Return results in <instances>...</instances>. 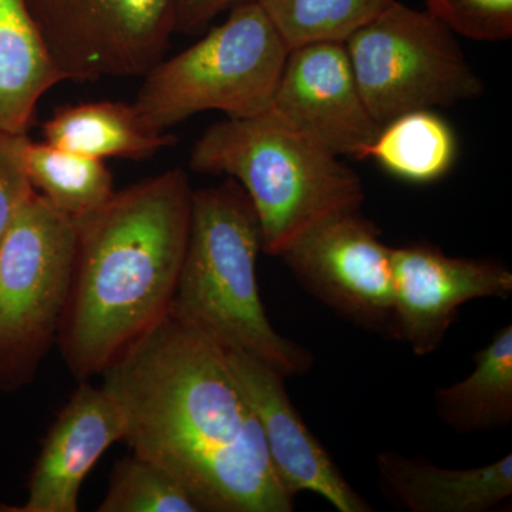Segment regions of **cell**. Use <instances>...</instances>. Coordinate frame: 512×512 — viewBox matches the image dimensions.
Wrapping results in <instances>:
<instances>
[{"instance_id":"8fae6325","label":"cell","mask_w":512,"mask_h":512,"mask_svg":"<svg viewBox=\"0 0 512 512\" xmlns=\"http://www.w3.org/2000/svg\"><path fill=\"white\" fill-rule=\"evenodd\" d=\"M271 109L339 157L362 160L380 126L367 109L345 43L289 49Z\"/></svg>"},{"instance_id":"52a82bcc","label":"cell","mask_w":512,"mask_h":512,"mask_svg":"<svg viewBox=\"0 0 512 512\" xmlns=\"http://www.w3.org/2000/svg\"><path fill=\"white\" fill-rule=\"evenodd\" d=\"M77 225L35 194L0 239V386L18 389L56 342Z\"/></svg>"},{"instance_id":"cb8c5ba5","label":"cell","mask_w":512,"mask_h":512,"mask_svg":"<svg viewBox=\"0 0 512 512\" xmlns=\"http://www.w3.org/2000/svg\"><path fill=\"white\" fill-rule=\"evenodd\" d=\"M251 0H174L175 33L198 35L218 16Z\"/></svg>"},{"instance_id":"ffe728a7","label":"cell","mask_w":512,"mask_h":512,"mask_svg":"<svg viewBox=\"0 0 512 512\" xmlns=\"http://www.w3.org/2000/svg\"><path fill=\"white\" fill-rule=\"evenodd\" d=\"M288 49L345 43L394 0H256Z\"/></svg>"},{"instance_id":"44dd1931","label":"cell","mask_w":512,"mask_h":512,"mask_svg":"<svg viewBox=\"0 0 512 512\" xmlns=\"http://www.w3.org/2000/svg\"><path fill=\"white\" fill-rule=\"evenodd\" d=\"M99 512H202L190 491L158 466L133 453L114 467Z\"/></svg>"},{"instance_id":"30bf717a","label":"cell","mask_w":512,"mask_h":512,"mask_svg":"<svg viewBox=\"0 0 512 512\" xmlns=\"http://www.w3.org/2000/svg\"><path fill=\"white\" fill-rule=\"evenodd\" d=\"M392 258L399 340L416 356L440 349L460 306L512 293V272L491 259L448 256L429 242L392 248Z\"/></svg>"},{"instance_id":"5bb4252c","label":"cell","mask_w":512,"mask_h":512,"mask_svg":"<svg viewBox=\"0 0 512 512\" xmlns=\"http://www.w3.org/2000/svg\"><path fill=\"white\" fill-rule=\"evenodd\" d=\"M376 466L386 490L412 512H488L512 495V454L487 466L454 470L384 450Z\"/></svg>"},{"instance_id":"9c48e42d","label":"cell","mask_w":512,"mask_h":512,"mask_svg":"<svg viewBox=\"0 0 512 512\" xmlns=\"http://www.w3.org/2000/svg\"><path fill=\"white\" fill-rule=\"evenodd\" d=\"M281 258L306 292L343 319L399 340L392 247L360 210L313 225Z\"/></svg>"},{"instance_id":"277c9868","label":"cell","mask_w":512,"mask_h":512,"mask_svg":"<svg viewBox=\"0 0 512 512\" xmlns=\"http://www.w3.org/2000/svg\"><path fill=\"white\" fill-rule=\"evenodd\" d=\"M190 167L244 188L261 225L262 252L278 258L313 225L365 201L359 174L271 107L211 124L192 147Z\"/></svg>"},{"instance_id":"6da1fadb","label":"cell","mask_w":512,"mask_h":512,"mask_svg":"<svg viewBox=\"0 0 512 512\" xmlns=\"http://www.w3.org/2000/svg\"><path fill=\"white\" fill-rule=\"evenodd\" d=\"M133 453L173 474L202 512H292L224 349L165 316L101 372Z\"/></svg>"},{"instance_id":"d6986e66","label":"cell","mask_w":512,"mask_h":512,"mask_svg":"<svg viewBox=\"0 0 512 512\" xmlns=\"http://www.w3.org/2000/svg\"><path fill=\"white\" fill-rule=\"evenodd\" d=\"M23 161L33 190L74 224L99 211L116 194L113 174L96 158L28 137Z\"/></svg>"},{"instance_id":"ba28073f","label":"cell","mask_w":512,"mask_h":512,"mask_svg":"<svg viewBox=\"0 0 512 512\" xmlns=\"http://www.w3.org/2000/svg\"><path fill=\"white\" fill-rule=\"evenodd\" d=\"M63 82L144 76L175 33L174 0H25Z\"/></svg>"},{"instance_id":"8992f818","label":"cell","mask_w":512,"mask_h":512,"mask_svg":"<svg viewBox=\"0 0 512 512\" xmlns=\"http://www.w3.org/2000/svg\"><path fill=\"white\" fill-rule=\"evenodd\" d=\"M356 82L373 119L477 99L484 83L456 33L426 9L394 0L345 42Z\"/></svg>"},{"instance_id":"9a60e30c","label":"cell","mask_w":512,"mask_h":512,"mask_svg":"<svg viewBox=\"0 0 512 512\" xmlns=\"http://www.w3.org/2000/svg\"><path fill=\"white\" fill-rule=\"evenodd\" d=\"M43 141L82 156L141 161L173 146L175 137L146 126L133 103L84 101L59 107L43 123Z\"/></svg>"},{"instance_id":"7c38bea8","label":"cell","mask_w":512,"mask_h":512,"mask_svg":"<svg viewBox=\"0 0 512 512\" xmlns=\"http://www.w3.org/2000/svg\"><path fill=\"white\" fill-rule=\"evenodd\" d=\"M224 352L239 389L259 421L269 458L286 493L296 498L302 491H311L339 512H372V505L343 477L293 406L286 392V377L247 353Z\"/></svg>"},{"instance_id":"2e32d148","label":"cell","mask_w":512,"mask_h":512,"mask_svg":"<svg viewBox=\"0 0 512 512\" xmlns=\"http://www.w3.org/2000/svg\"><path fill=\"white\" fill-rule=\"evenodd\" d=\"M59 83L25 0H0V130L28 133L37 104Z\"/></svg>"},{"instance_id":"4fadbf2b","label":"cell","mask_w":512,"mask_h":512,"mask_svg":"<svg viewBox=\"0 0 512 512\" xmlns=\"http://www.w3.org/2000/svg\"><path fill=\"white\" fill-rule=\"evenodd\" d=\"M126 421L103 387L80 382L53 421L29 480L28 501L9 512H76L80 488L99 458L124 439Z\"/></svg>"},{"instance_id":"e0dca14e","label":"cell","mask_w":512,"mask_h":512,"mask_svg":"<svg viewBox=\"0 0 512 512\" xmlns=\"http://www.w3.org/2000/svg\"><path fill=\"white\" fill-rule=\"evenodd\" d=\"M474 370L434 393L437 419L457 434L508 429L512 423V326L473 357Z\"/></svg>"},{"instance_id":"3957f363","label":"cell","mask_w":512,"mask_h":512,"mask_svg":"<svg viewBox=\"0 0 512 512\" xmlns=\"http://www.w3.org/2000/svg\"><path fill=\"white\" fill-rule=\"evenodd\" d=\"M261 251V225L237 181L192 191L190 234L168 316L286 379L305 375L312 353L279 335L266 315L256 276Z\"/></svg>"},{"instance_id":"603a6c76","label":"cell","mask_w":512,"mask_h":512,"mask_svg":"<svg viewBox=\"0 0 512 512\" xmlns=\"http://www.w3.org/2000/svg\"><path fill=\"white\" fill-rule=\"evenodd\" d=\"M28 133L0 130V239L35 194L23 161Z\"/></svg>"},{"instance_id":"ac0fdd59","label":"cell","mask_w":512,"mask_h":512,"mask_svg":"<svg viewBox=\"0 0 512 512\" xmlns=\"http://www.w3.org/2000/svg\"><path fill=\"white\" fill-rule=\"evenodd\" d=\"M457 138L453 128L431 110L402 114L380 128L363 151L394 177L416 184L440 180L453 167Z\"/></svg>"},{"instance_id":"5b68a950","label":"cell","mask_w":512,"mask_h":512,"mask_svg":"<svg viewBox=\"0 0 512 512\" xmlns=\"http://www.w3.org/2000/svg\"><path fill=\"white\" fill-rule=\"evenodd\" d=\"M288 52L258 2L241 3L194 45L154 64L133 106L160 133L204 111L256 116L271 107Z\"/></svg>"},{"instance_id":"7402d4cb","label":"cell","mask_w":512,"mask_h":512,"mask_svg":"<svg viewBox=\"0 0 512 512\" xmlns=\"http://www.w3.org/2000/svg\"><path fill=\"white\" fill-rule=\"evenodd\" d=\"M424 6L457 36L491 43L512 37V0H424Z\"/></svg>"},{"instance_id":"7a4b0ae2","label":"cell","mask_w":512,"mask_h":512,"mask_svg":"<svg viewBox=\"0 0 512 512\" xmlns=\"http://www.w3.org/2000/svg\"><path fill=\"white\" fill-rule=\"evenodd\" d=\"M181 168L116 191L77 222L72 285L57 345L79 380L101 375L170 311L190 234Z\"/></svg>"}]
</instances>
